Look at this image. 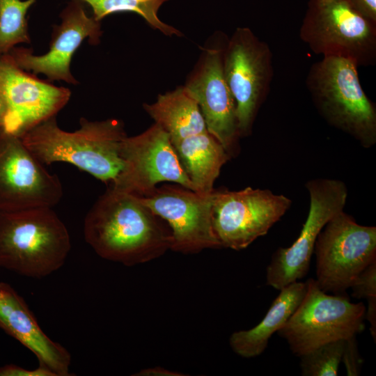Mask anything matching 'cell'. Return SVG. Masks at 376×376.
Instances as JSON below:
<instances>
[{"instance_id": "obj_1", "label": "cell", "mask_w": 376, "mask_h": 376, "mask_svg": "<svg viewBox=\"0 0 376 376\" xmlns=\"http://www.w3.org/2000/svg\"><path fill=\"white\" fill-rule=\"evenodd\" d=\"M137 195L111 186L86 214V242L101 258L133 266L171 249L172 235Z\"/></svg>"}, {"instance_id": "obj_2", "label": "cell", "mask_w": 376, "mask_h": 376, "mask_svg": "<svg viewBox=\"0 0 376 376\" xmlns=\"http://www.w3.org/2000/svg\"><path fill=\"white\" fill-rule=\"evenodd\" d=\"M122 121L80 119V127L66 132L57 125L56 116L26 132L24 144L43 164L70 163L105 182H113L123 169L122 143L127 137Z\"/></svg>"}, {"instance_id": "obj_3", "label": "cell", "mask_w": 376, "mask_h": 376, "mask_svg": "<svg viewBox=\"0 0 376 376\" xmlns=\"http://www.w3.org/2000/svg\"><path fill=\"white\" fill-rule=\"evenodd\" d=\"M70 249L68 229L52 207L0 212V267L42 278L63 266Z\"/></svg>"}, {"instance_id": "obj_4", "label": "cell", "mask_w": 376, "mask_h": 376, "mask_svg": "<svg viewBox=\"0 0 376 376\" xmlns=\"http://www.w3.org/2000/svg\"><path fill=\"white\" fill-rule=\"evenodd\" d=\"M313 102L328 124L349 134L365 148L376 143V107L360 83L350 61L323 57L306 79Z\"/></svg>"}, {"instance_id": "obj_5", "label": "cell", "mask_w": 376, "mask_h": 376, "mask_svg": "<svg viewBox=\"0 0 376 376\" xmlns=\"http://www.w3.org/2000/svg\"><path fill=\"white\" fill-rule=\"evenodd\" d=\"M300 38L316 54L340 57L357 67L376 63V23L347 0H310Z\"/></svg>"}, {"instance_id": "obj_6", "label": "cell", "mask_w": 376, "mask_h": 376, "mask_svg": "<svg viewBox=\"0 0 376 376\" xmlns=\"http://www.w3.org/2000/svg\"><path fill=\"white\" fill-rule=\"evenodd\" d=\"M301 302L277 332L297 357L332 341L346 340L364 329L366 306L347 296L330 295L313 279L306 282Z\"/></svg>"}, {"instance_id": "obj_7", "label": "cell", "mask_w": 376, "mask_h": 376, "mask_svg": "<svg viewBox=\"0 0 376 376\" xmlns=\"http://www.w3.org/2000/svg\"><path fill=\"white\" fill-rule=\"evenodd\" d=\"M314 252L319 288L325 292L342 293L376 261V227L360 225L342 210L325 224Z\"/></svg>"}, {"instance_id": "obj_8", "label": "cell", "mask_w": 376, "mask_h": 376, "mask_svg": "<svg viewBox=\"0 0 376 376\" xmlns=\"http://www.w3.org/2000/svg\"><path fill=\"white\" fill-rule=\"evenodd\" d=\"M223 69L236 104L240 136H248L272 81V53L249 28L238 27L225 45Z\"/></svg>"}, {"instance_id": "obj_9", "label": "cell", "mask_w": 376, "mask_h": 376, "mask_svg": "<svg viewBox=\"0 0 376 376\" xmlns=\"http://www.w3.org/2000/svg\"><path fill=\"white\" fill-rule=\"evenodd\" d=\"M227 40L219 31L210 38L184 87L198 104L208 132L233 158L240 152V136L235 101L223 69Z\"/></svg>"}, {"instance_id": "obj_10", "label": "cell", "mask_w": 376, "mask_h": 376, "mask_svg": "<svg viewBox=\"0 0 376 376\" xmlns=\"http://www.w3.org/2000/svg\"><path fill=\"white\" fill-rule=\"evenodd\" d=\"M291 200L269 189L212 191V226L221 247L242 250L269 229L289 210Z\"/></svg>"}, {"instance_id": "obj_11", "label": "cell", "mask_w": 376, "mask_h": 376, "mask_svg": "<svg viewBox=\"0 0 376 376\" xmlns=\"http://www.w3.org/2000/svg\"><path fill=\"white\" fill-rule=\"evenodd\" d=\"M306 188L310 207L299 235L289 247L278 249L267 267V285L279 290L307 274L320 233L346 203L347 188L341 180L315 178L308 180Z\"/></svg>"}, {"instance_id": "obj_12", "label": "cell", "mask_w": 376, "mask_h": 376, "mask_svg": "<svg viewBox=\"0 0 376 376\" xmlns=\"http://www.w3.org/2000/svg\"><path fill=\"white\" fill-rule=\"evenodd\" d=\"M62 196L58 175L47 171L21 137L0 128V212L53 207Z\"/></svg>"}, {"instance_id": "obj_13", "label": "cell", "mask_w": 376, "mask_h": 376, "mask_svg": "<svg viewBox=\"0 0 376 376\" xmlns=\"http://www.w3.org/2000/svg\"><path fill=\"white\" fill-rule=\"evenodd\" d=\"M123 169L109 186L136 194L147 193L162 182H173L196 191L171 144L169 134L157 123L122 143Z\"/></svg>"}, {"instance_id": "obj_14", "label": "cell", "mask_w": 376, "mask_h": 376, "mask_svg": "<svg viewBox=\"0 0 376 376\" xmlns=\"http://www.w3.org/2000/svg\"><path fill=\"white\" fill-rule=\"evenodd\" d=\"M137 196L167 221L172 235L171 250L194 253L221 248L212 226V191L203 194L180 185H165Z\"/></svg>"}, {"instance_id": "obj_15", "label": "cell", "mask_w": 376, "mask_h": 376, "mask_svg": "<svg viewBox=\"0 0 376 376\" xmlns=\"http://www.w3.org/2000/svg\"><path fill=\"white\" fill-rule=\"evenodd\" d=\"M0 88L7 104L1 128L19 137L56 116L71 95L68 88L58 87L21 69L8 54H0Z\"/></svg>"}, {"instance_id": "obj_16", "label": "cell", "mask_w": 376, "mask_h": 376, "mask_svg": "<svg viewBox=\"0 0 376 376\" xmlns=\"http://www.w3.org/2000/svg\"><path fill=\"white\" fill-rule=\"evenodd\" d=\"M60 25L54 26L49 50L36 56L30 49L14 47L7 54L21 69L33 75L42 73L50 80H61L68 84L77 83L70 72L73 54L84 40L88 38L96 45L102 36L100 22L88 16L84 3L71 1L63 10Z\"/></svg>"}, {"instance_id": "obj_17", "label": "cell", "mask_w": 376, "mask_h": 376, "mask_svg": "<svg viewBox=\"0 0 376 376\" xmlns=\"http://www.w3.org/2000/svg\"><path fill=\"white\" fill-rule=\"evenodd\" d=\"M0 327L38 358L56 376H69L71 357L40 327L24 299L8 283H0Z\"/></svg>"}, {"instance_id": "obj_18", "label": "cell", "mask_w": 376, "mask_h": 376, "mask_svg": "<svg viewBox=\"0 0 376 376\" xmlns=\"http://www.w3.org/2000/svg\"><path fill=\"white\" fill-rule=\"evenodd\" d=\"M306 283L295 281L280 290L263 320L254 327L232 334L230 345L239 356L252 358L267 348L272 336L286 323L304 296Z\"/></svg>"}, {"instance_id": "obj_19", "label": "cell", "mask_w": 376, "mask_h": 376, "mask_svg": "<svg viewBox=\"0 0 376 376\" xmlns=\"http://www.w3.org/2000/svg\"><path fill=\"white\" fill-rule=\"evenodd\" d=\"M172 145L196 191L210 194L222 166L231 159L222 145L208 130Z\"/></svg>"}, {"instance_id": "obj_20", "label": "cell", "mask_w": 376, "mask_h": 376, "mask_svg": "<svg viewBox=\"0 0 376 376\" xmlns=\"http://www.w3.org/2000/svg\"><path fill=\"white\" fill-rule=\"evenodd\" d=\"M144 110L169 134L171 144L207 130L200 108L184 86L158 95Z\"/></svg>"}, {"instance_id": "obj_21", "label": "cell", "mask_w": 376, "mask_h": 376, "mask_svg": "<svg viewBox=\"0 0 376 376\" xmlns=\"http://www.w3.org/2000/svg\"><path fill=\"white\" fill-rule=\"evenodd\" d=\"M74 1V0H70ZM87 3L93 10V16L100 22L107 15L123 12L134 13L152 29L164 35L182 37V33L176 28L164 23L158 17L160 7L170 0H75Z\"/></svg>"}, {"instance_id": "obj_22", "label": "cell", "mask_w": 376, "mask_h": 376, "mask_svg": "<svg viewBox=\"0 0 376 376\" xmlns=\"http://www.w3.org/2000/svg\"><path fill=\"white\" fill-rule=\"evenodd\" d=\"M36 0H0V54L19 43H30L26 13Z\"/></svg>"}, {"instance_id": "obj_23", "label": "cell", "mask_w": 376, "mask_h": 376, "mask_svg": "<svg viewBox=\"0 0 376 376\" xmlns=\"http://www.w3.org/2000/svg\"><path fill=\"white\" fill-rule=\"evenodd\" d=\"M345 340L323 344L299 357L300 369L304 376H336Z\"/></svg>"}, {"instance_id": "obj_24", "label": "cell", "mask_w": 376, "mask_h": 376, "mask_svg": "<svg viewBox=\"0 0 376 376\" xmlns=\"http://www.w3.org/2000/svg\"><path fill=\"white\" fill-rule=\"evenodd\" d=\"M350 288L356 299L376 297V261L363 269L355 278Z\"/></svg>"}, {"instance_id": "obj_25", "label": "cell", "mask_w": 376, "mask_h": 376, "mask_svg": "<svg viewBox=\"0 0 376 376\" xmlns=\"http://www.w3.org/2000/svg\"><path fill=\"white\" fill-rule=\"evenodd\" d=\"M348 376H357L361 373L363 359L360 355L356 336L345 340L342 361Z\"/></svg>"}, {"instance_id": "obj_26", "label": "cell", "mask_w": 376, "mask_h": 376, "mask_svg": "<svg viewBox=\"0 0 376 376\" xmlns=\"http://www.w3.org/2000/svg\"><path fill=\"white\" fill-rule=\"evenodd\" d=\"M0 376H56L47 368L39 365L38 368L28 370L15 364H8L0 367Z\"/></svg>"}, {"instance_id": "obj_27", "label": "cell", "mask_w": 376, "mask_h": 376, "mask_svg": "<svg viewBox=\"0 0 376 376\" xmlns=\"http://www.w3.org/2000/svg\"><path fill=\"white\" fill-rule=\"evenodd\" d=\"M352 7L366 19L376 23V0H347Z\"/></svg>"}, {"instance_id": "obj_28", "label": "cell", "mask_w": 376, "mask_h": 376, "mask_svg": "<svg viewBox=\"0 0 376 376\" xmlns=\"http://www.w3.org/2000/svg\"><path fill=\"white\" fill-rule=\"evenodd\" d=\"M368 306L366 308L365 318L370 323V331L375 342L376 340V297L367 299Z\"/></svg>"}, {"instance_id": "obj_29", "label": "cell", "mask_w": 376, "mask_h": 376, "mask_svg": "<svg viewBox=\"0 0 376 376\" xmlns=\"http://www.w3.org/2000/svg\"><path fill=\"white\" fill-rule=\"evenodd\" d=\"M134 375L137 376H182L180 373L167 370L162 367L149 368L143 369Z\"/></svg>"}, {"instance_id": "obj_30", "label": "cell", "mask_w": 376, "mask_h": 376, "mask_svg": "<svg viewBox=\"0 0 376 376\" xmlns=\"http://www.w3.org/2000/svg\"><path fill=\"white\" fill-rule=\"evenodd\" d=\"M7 113V104L3 94L0 88V128L3 125Z\"/></svg>"}]
</instances>
